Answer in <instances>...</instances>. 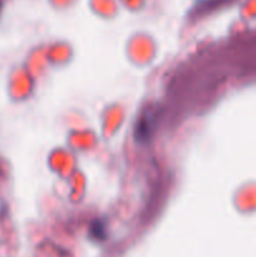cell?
Wrapping results in <instances>:
<instances>
[{
    "label": "cell",
    "instance_id": "obj_2",
    "mask_svg": "<svg viewBox=\"0 0 256 257\" xmlns=\"http://www.w3.org/2000/svg\"><path fill=\"white\" fill-rule=\"evenodd\" d=\"M90 231H92V235L94 236V237H97V238L104 237V225H103L100 221L94 222V225L92 226Z\"/></svg>",
    "mask_w": 256,
    "mask_h": 257
},
{
    "label": "cell",
    "instance_id": "obj_1",
    "mask_svg": "<svg viewBox=\"0 0 256 257\" xmlns=\"http://www.w3.org/2000/svg\"><path fill=\"white\" fill-rule=\"evenodd\" d=\"M156 117H157L156 113L147 110V112L140 118V120L137 122V125H136L135 132V138L137 142L143 143L147 142V141L150 140L156 127Z\"/></svg>",
    "mask_w": 256,
    "mask_h": 257
},
{
    "label": "cell",
    "instance_id": "obj_3",
    "mask_svg": "<svg viewBox=\"0 0 256 257\" xmlns=\"http://www.w3.org/2000/svg\"><path fill=\"white\" fill-rule=\"evenodd\" d=\"M0 8H2V3H0Z\"/></svg>",
    "mask_w": 256,
    "mask_h": 257
}]
</instances>
